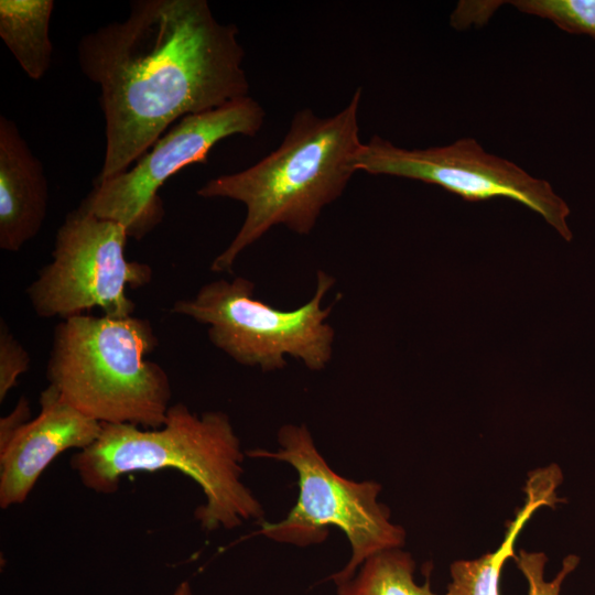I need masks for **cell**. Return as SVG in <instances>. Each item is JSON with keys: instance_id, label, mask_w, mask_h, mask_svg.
<instances>
[{"instance_id": "1", "label": "cell", "mask_w": 595, "mask_h": 595, "mask_svg": "<svg viewBox=\"0 0 595 595\" xmlns=\"http://www.w3.org/2000/svg\"><path fill=\"white\" fill-rule=\"evenodd\" d=\"M238 34L205 0H137L126 20L82 37L79 67L99 87L105 117L96 181L128 170L183 117L249 96Z\"/></svg>"}, {"instance_id": "2", "label": "cell", "mask_w": 595, "mask_h": 595, "mask_svg": "<svg viewBox=\"0 0 595 595\" xmlns=\"http://www.w3.org/2000/svg\"><path fill=\"white\" fill-rule=\"evenodd\" d=\"M359 87L337 113L295 112L280 145L242 171L210 178L197 190L204 198H228L246 217L228 247L212 262L213 272L231 273L239 255L274 226L309 235L323 208L345 191L361 145Z\"/></svg>"}, {"instance_id": "3", "label": "cell", "mask_w": 595, "mask_h": 595, "mask_svg": "<svg viewBox=\"0 0 595 595\" xmlns=\"http://www.w3.org/2000/svg\"><path fill=\"white\" fill-rule=\"evenodd\" d=\"M101 425L98 439L71 459L86 488L109 495L125 475L173 468L192 478L205 496L194 512L202 529H234L263 519L261 502L241 479L244 452L225 412L198 415L176 402L156 429Z\"/></svg>"}, {"instance_id": "4", "label": "cell", "mask_w": 595, "mask_h": 595, "mask_svg": "<svg viewBox=\"0 0 595 595\" xmlns=\"http://www.w3.org/2000/svg\"><path fill=\"white\" fill-rule=\"evenodd\" d=\"M158 343L150 322L133 315L62 320L46 365L48 385L100 423L160 428L172 386L164 368L147 358Z\"/></svg>"}, {"instance_id": "5", "label": "cell", "mask_w": 595, "mask_h": 595, "mask_svg": "<svg viewBox=\"0 0 595 595\" xmlns=\"http://www.w3.org/2000/svg\"><path fill=\"white\" fill-rule=\"evenodd\" d=\"M279 448L248 452L290 464L298 474L299 497L285 518L261 523L260 533L296 547L320 544L336 527L349 541L351 555L331 575L336 584L350 580L371 555L404 544V529L391 522L390 510L378 501L381 485L355 482L334 472L318 452L305 424H284L278 431Z\"/></svg>"}, {"instance_id": "6", "label": "cell", "mask_w": 595, "mask_h": 595, "mask_svg": "<svg viewBox=\"0 0 595 595\" xmlns=\"http://www.w3.org/2000/svg\"><path fill=\"white\" fill-rule=\"evenodd\" d=\"M316 279L312 298L293 310L258 300L253 282L236 277L204 284L193 298L174 302L170 312L208 325L210 343L240 365L273 371L283 369L290 356L317 371L333 355L332 306L322 302L335 279L323 270Z\"/></svg>"}, {"instance_id": "7", "label": "cell", "mask_w": 595, "mask_h": 595, "mask_svg": "<svg viewBox=\"0 0 595 595\" xmlns=\"http://www.w3.org/2000/svg\"><path fill=\"white\" fill-rule=\"evenodd\" d=\"M128 238L122 225L82 204L69 212L56 231L52 260L25 290L35 314L66 320L100 309L111 317L133 315L136 304L127 289L150 283L153 270L126 258Z\"/></svg>"}, {"instance_id": "8", "label": "cell", "mask_w": 595, "mask_h": 595, "mask_svg": "<svg viewBox=\"0 0 595 595\" xmlns=\"http://www.w3.org/2000/svg\"><path fill=\"white\" fill-rule=\"evenodd\" d=\"M264 118L262 106L250 96L185 116L131 169L95 181L80 204L97 217L122 225L129 237L141 239L163 220V202L158 192L172 175L187 165L207 163L210 150L226 138L255 137Z\"/></svg>"}, {"instance_id": "9", "label": "cell", "mask_w": 595, "mask_h": 595, "mask_svg": "<svg viewBox=\"0 0 595 595\" xmlns=\"http://www.w3.org/2000/svg\"><path fill=\"white\" fill-rule=\"evenodd\" d=\"M355 166L372 175H391L437 185L468 202L506 197L541 215L567 241L570 208L549 182L517 164L487 153L473 138L428 149H404L374 136L361 143Z\"/></svg>"}, {"instance_id": "10", "label": "cell", "mask_w": 595, "mask_h": 595, "mask_svg": "<svg viewBox=\"0 0 595 595\" xmlns=\"http://www.w3.org/2000/svg\"><path fill=\"white\" fill-rule=\"evenodd\" d=\"M40 412L0 450V507L23 504L45 468L63 452L89 447L101 423L85 415L51 385L39 398Z\"/></svg>"}, {"instance_id": "11", "label": "cell", "mask_w": 595, "mask_h": 595, "mask_svg": "<svg viewBox=\"0 0 595 595\" xmlns=\"http://www.w3.org/2000/svg\"><path fill=\"white\" fill-rule=\"evenodd\" d=\"M48 184L14 121L0 116V248L17 252L41 230Z\"/></svg>"}, {"instance_id": "12", "label": "cell", "mask_w": 595, "mask_h": 595, "mask_svg": "<svg viewBox=\"0 0 595 595\" xmlns=\"http://www.w3.org/2000/svg\"><path fill=\"white\" fill-rule=\"evenodd\" d=\"M52 0H0V36L25 74L34 80L48 71Z\"/></svg>"}, {"instance_id": "13", "label": "cell", "mask_w": 595, "mask_h": 595, "mask_svg": "<svg viewBox=\"0 0 595 595\" xmlns=\"http://www.w3.org/2000/svg\"><path fill=\"white\" fill-rule=\"evenodd\" d=\"M415 562L401 548L378 552L368 558L355 575L336 584L337 595H437L426 578L414 580Z\"/></svg>"}, {"instance_id": "14", "label": "cell", "mask_w": 595, "mask_h": 595, "mask_svg": "<svg viewBox=\"0 0 595 595\" xmlns=\"http://www.w3.org/2000/svg\"><path fill=\"white\" fill-rule=\"evenodd\" d=\"M509 559L510 550L500 545L478 559L454 561L444 595H500V577Z\"/></svg>"}, {"instance_id": "15", "label": "cell", "mask_w": 595, "mask_h": 595, "mask_svg": "<svg viewBox=\"0 0 595 595\" xmlns=\"http://www.w3.org/2000/svg\"><path fill=\"white\" fill-rule=\"evenodd\" d=\"M524 12L549 19L569 33L595 37V0H528Z\"/></svg>"}, {"instance_id": "16", "label": "cell", "mask_w": 595, "mask_h": 595, "mask_svg": "<svg viewBox=\"0 0 595 595\" xmlns=\"http://www.w3.org/2000/svg\"><path fill=\"white\" fill-rule=\"evenodd\" d=\"M515 561L527 581L528 595H560L564 581L575 571L580 558L575 554L566 555L560 571L550 581L544 578V569L548 562L545 553L520 550L516 554Z\"/></svg>"}, {"instance_id": "17", "label": "cell", "mask_w": 595, "mask_h": 595, "mask_svg": "<svg viewBox=\"0 0 595 595\" xmlns=\"http://www.w3.org/2000/svg\"><path fill=\"white\" fill-rule=\"evenodd\" d=\"M31 357L20 340L10 331L3 318L0 321V402L17 386L19 377L30 368Z\"/></svg>"}, {"instance_id": "18", "label": "cell", "mask_w": 595, "mask_h": 595, "mask_svg": "<svg viewBox=\"0 0 595 595\" xmlns=\"http://www.w3.org/2000/svg\"><path fill=\"white\" fill-rule=\"evenodd\" d=\"M31 420V409L28 399L22 396L14 409L0 420V450Z\"/></svg>"}, {"instance_id": "19", "label": "cell", "mask_w": 595, "mask_h": 595, "mask_svg": "<svg viewBox=\"0 0 595 595\" xmlns=\"http://www.w3.org/2000/svg\"><path fill=\"white\" fill-rule=\"evenodd\" d=\"M172 595H193L191 584L187 581L180 583Z\"/></svg>"}]
</instances>
